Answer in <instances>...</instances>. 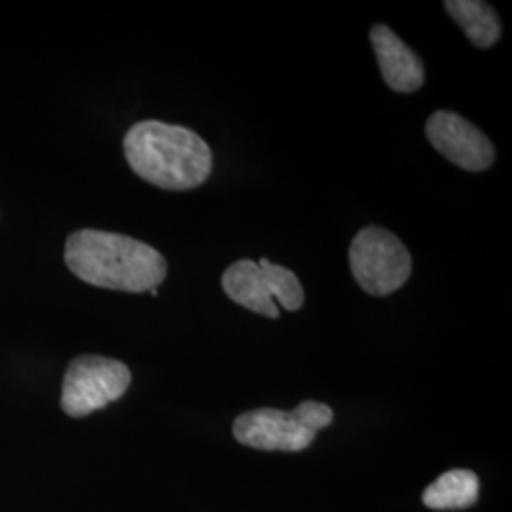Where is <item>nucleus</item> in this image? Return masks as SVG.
I'll return each mask as SVG.
<instances>
[{
	"label": "nucleus",
	"instance_id": "obj_1",
	"mask_svg": "<svg viewBox=\"0 0 512 512\" xmlns=\"http://www.w3.org/2000/svg\"><path fill=\"white\" fill-rule=\"evenodd\" d=\"M65 264L88 285L124 293L154 291L167 275V260L145 241L92 228L67 238Z\"/></svg>",
	"mask_w": 512,
	"mask_h": 512
},
{
	"label": "nucleus",
	"instance_id": "obj_2",
	"mask_svg": "<svg viewBox=\"0 0 512 512\" xmlns=\"http://www.w3.org/2000/svg\"><path fill=\"white\" fill-rule=\"evenodd\" d=\"M124 154L139 179L171 192L202 186L213 169V152L196 131L160 120L131 126Z\"/></svg>",
	"mask_w": 512,
	"mask_h": 512
},
{
	"label": "nucleus",
	"instance_id": "obj_3",
	"mask_svg": "<svg viewBox=\"0 0 512 512\" xmlns=\"http://www.w3.org/2000/svg\"><path fill=\"white\" fill-rule=\"evenodd\" d=\"M334 421L327 404L304 401L291 412L277 408H256L234 421L232 433L239 444L264 452H302L317 433Z\"/></svg>",
	"mask_w": 512,
	"mask_h": 512
},
{
	"label": "nucleus",
	"instance_id": "obj_4",
	"mask_svg": "<svg viewBox=\"0 0 512 512\" xmlns=\"http://www.w3.org/2000/svg\"><path fill=\"white\" fill-rule=\"evenodd\" d=\"M222 291L239 306L268 319H277L279 310L298 311L304 304V289L293 270L268 258L258 262L243 258L230 264L222 274Z\"/></svg>",
	"mask_w": 512,
	"mask_h": 512
},
{
	"label": "nucleus",
	"instance_id": "obj_5",
	"mask_svg": "<svg viewBox=\"0 0 512 512\" xmlns=\"http://www.w3.org/2000/svg\"><path fill=\"white\" fill-rule=\"evenodd\" d=\"M349 268L370 296H387L412 274V256L401 239L382 226H366L349 245Z\"/></svg>",
	"mask_w": 512,
	"mask_h": 512
},
{
	"label": "nucleus",
	"instance_id": "obj_6",
	"mask_svg": "<svg viewBox=\"0 0 512 512\" xmlns=\"http://www.w3.org/2000/svg\"><path fill=\"white\" fill-rule=\"evenodd\" d=\"M131 384L126 363L101 355H80L63 378L61 408L71 418H86L118 401Z\"/></svg>",
	"mask_w": 512,
	"mask_h": 512
},
{
	"label": "nucleus",
	"instance_id": "obj_7",
	"mask_svg": "<svg viewBox=\"0 0 512 512\" xmlns=\"http://www.w3.org/2000/svg\"><path fill=\"white\" fill-rule=\"evenodd\" d=\"M429 143L448 162L465 171H486L494 165L495 148L492 141L463 116L450 110H437L425 124Z\"/></svg>",
	"mask_w": 512,
	"mask_h": 512
},
{
	"label": "nucleus",
	"instance_id": "obj_8",
	"mask_svg": "<svg viewBox=\"0 0 512 512\" xmlns=\"http://www.w3.org/2000/svg\"><path fill=\"white\" fill-rule=\"evenodd\" d=\"M370 42L385 84L399 93H414L425 84V67L420 55L408 48L387 25L370 29Z\"/></svg>",
	"mask_w": 512,
	"mask_h": 512
},
{
	"label": "nucleus",
	"instance_id": "obj_9",
	"mask_svg": "<svg viewBox=\"0 0 512 512\" xmlns=\"http://www.w3.org/2000/svg\"><path fill=\"white\" fill-rule=\"evenodd\" d=\"M446 12L454 18L469 42L476 48H492L503 35L501 19L488 2L482 0H446Z\"/></svg>",
	"mask_w": 512,
	"mask_h": 512
},
{
	"label": "nucleus",
	"instance_id": "obj_10",
	"mask_svg": "<svg viewBox=\"0 0 512 512\" xmlns=\"http://www.w3.org/2000/svg\"><path fill=\"white\" fill-rule=\"evenodd\" d=\"M478 476L469 469H452L423 490V505L433 511H461L478 501Z\"/></svg>",
	"mask_w": 512,
	"mask_h": 512
}]
</instances>
